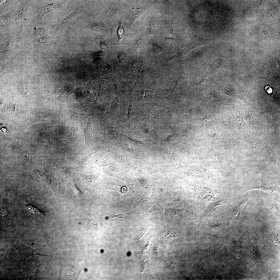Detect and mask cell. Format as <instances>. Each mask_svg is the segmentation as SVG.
Masks as SVG:
<instances>
[{"mask_svg": "<svg viewBox=\"0 0 280 280\" xmlns=\"http://www.w3.org/2000/svg\"><path fill=\"white\" fill-rule=\"evenodd\" d=\"M26 169L34 176L37 181L48 185L53 191L55 195L58 196L60 186L53 176L40 164L34 163L26 166Z\"/></svg>", "mask_w": 280, "mask_h": 280, "instance_id": "cell-1", "label": "cell"}, {"mask_svg": "<svg viewBox=\"0 0 280 280\" xmlns=\"http://www.w3.org/2000/svg\"><path fill=\"white\" fill-rule=\"evenodd\" d=\"M9 242L17 250L20 257L21 261L24 266L26 265L25 261L27 258L31 256L36 255L44 256L52 258L53 254L48 255L38 252L30 247L20 242L16 238L10 237L9 238Z\"/></svg>", "mask_w": 280, "mask_h": 280, "instance_id": "cell-2", "label": "cell"}, {"mask_svg": "<svg viewBox=\"0 0 280 280\" xmlns=\"http://www.w3.org/2000/svg\"><path fill=\"white\" fill-rule=\"evenodd\" d=\"M40 151L39 149L32 142L26 141L20 156V160L25 166L33 163L39 154Z\"/></svg>", "mask_w": 280, "mask_h": 280, "instance_id": "cell-3", "label": "cell"}, {"mask_svg": "<svg viewBox=\"0 0 280 280\" xmlns=\"http://www.w3.org/2000/svg\"><path fill=\"white\" fill-rule=\"evenodd\" d=\"M242 193L251 190L260 189L265 192L277 191L279 188L277 187L269 185L256 180L246 179L240 187Z\"/></svg>", "mask_w": 280, "mask_h": 280, "instance_id": "cell-4", "label": "cell"}, {"mask_svg": "<svg viewBox=\"0 0 280 280\" xmlns=\"http://www.w3.org/2000/svg\"><path fill=\"white\" fill-rule=\"evenodd\" d=\"M19 188V181L12 182L5 185V190L2 193L7 203L12 205L17 201L19 198L18 192Z\"/></svg>", "mask_w": 280, "mask_h": 280, "instance_id": "cell-5", "label": "cell"}, {"mask_svg": "<svg viewBox=\"0 0 280 280\" xmlns=\"http://www.w3.org/2000/svg\"><path fill=\"white\" fill-rule=\"evenodd\" d=\"M277 159V153L275 150L270 149L268 150L259 168L255 172V174L260 172L269 166L272 165L276 162Z\"/></svg>", "mask_w": 280, "mask_h": 280, "instance_id": "cell-6", "label": "cell"}, {"mask_svg": "<svg viewBox=\"0 0 280 280\" xmlns=\"http://www.w3.org/2000/svg\"><path fill=\"white\" fill-rule=\"evenodd\" d=\"M1 225L4 229L10 223L13 222V219L10 209L9 207L4 206L1 204Z\"/></svg>", "mask_w": 280, "mask_h": 280, "instance_id": "cell-7", "label": "cell"}, {"mask_svg": "<svg viewBox=\"0 0 280 280\" xmlns=\"http://www.w3.org/2000/svg\"><path fill=\"white\" fill-rule=\"evenodd\" d=\"M80 8L75 9L70 14L61 20H58L53 23L51 27L53 30L57 31L62 29L67 25L77 15L79 11Z\"/></svg>", "mask_w": 280, "mask_h": 280, "instance_id": "cell-8", "label": "cell"}, {"mask_svg": "<svg viewBox=\"0 0 280 280\" xmlns=\"http://www.w3.org/2000/svg\"><path fill=\"white\" fill-rule=\"evenodd\" d=\"M206 236L211 241L213 245L214 250L212 255L213 257L214 261L216 254L225 243L226 239L225 238L209 234H207Z\"/></svg>", "mask_w": 280, "mask_h": 280, "instance_id": "cell-9", "label": "cell"}, {"mask_svg": "<svg viewBox=\"0 0 280 280\" xmlns=\"http://www.w3.org/2000/svg\"><path fill=\"white\" fill-rule=\"evenodd\" d=\"M103 219L105 223H107L112 221V219L114 218H123L129 220L131 217L130 214L125 212L121 213L118 215H115L109 213L106 210L103 212Z\"/></svg>", "mask_w": 280, "mask_h": 280, "instance_id": "cell-10", "label": "cell"}, {"mask_svg": "<svg viewBox=\"0 0 280 280\" xmlns=\"http://www.w3.org/2000/svg\"><path fill=\"white\" fill-rule=\"evenodd\" d=\"M17 88L20 94L23 97H27L29 95L28 85L24 82L19 81L17 83Z\"/></svg>", "mask_w": 280, "mask_h": 280, "instance_id": "cell-11", "label": "cell"}, {"mask_svg": "<svg viewBox=\"0 0 280 280\" xmlns=\"http://www.w3.org/2000/svg\"><path fill=\"white\" fill-rule=\"evenodd\" d=\"M83 184L87 186H91L94 185L95 179L92 176L87 175L81 173H79Z\"/></svg>", "mask_w": 280, "mask_h": 280, "instance_id": "cell-12", "label": "cell"}, {"mask_svg": "<svg viewBox=\"0 0 280 280\" xmlns=\"http://www.w3.org/2000/svg\"><path fill=\"white\" fill-rule=\"evenodd\" d=\"M177 237L175 231L171 229L166 230L161 235V239L164 241L168 242L172 238Z\"/></svg>", "mask_w": 280, "mask_h": 280, "instance_id": "cell-13", "label": "cell"}, {"mask_svg": "<svg viewBox=\"0 0 280 280\" xmlns=\"http://www.w3.org/2000/svg\"><path fill=\"white\" fill-rule=\"evenodd\" d=\"M27 269V274L29 278L32 279H36L40 270V267L39 265L33 266Z\"/></svg>", "mask_w": 280, "mask_h": 280, "instance_id": "cell-14", "label": "cell"}, {"mask_svg": "<svg viewBox=\"0 0 280 280\" xmlns=\"http://www.w3.org/2000/svg\"><path fill=\"white\" fill-rule=\"evenodd\" d=\"M249 198L246 195L240 196L236 201V206L238 210V214L236 218L240 216L241 213L242 208L245 203L249 199Z\"/></svg>", "mask_w": 280, "mask_h": 280, "instance_id": "cell-15", "label": "cell"}, {"mask_svg": "<svg viewBox=\"0 0 280 280\" xmlns=\"http://www.w3.org/2000/svg\"><path fill=\"white\" fill-rule=\"evenodd\" d=\"M71 189L72 194L74 198L79 199L82 197L83 192L76 186L74 181L72 185Z\"/></svg>", "mask_w": 280, "mask_h": 280, "instance_id": "cell-16", "label": "cell"}, {"mask_svg": "<svg viewBox=\"0 0 280 280\" xmlns=\"http://www.w3.org/2000/svg\"><path fill=\"white\" fill-rule=\"evenodd\" d=\"M206 75L202 74L201 72H199L195 75L193 79V84L195 85H200L204 82V79Z\"/></svg>", "mask_w": 280, "mask_h": 280, "instance_id": "cell-17", "label": "cell"}, {"mask_svg": "<svg viewBox=\"0 0 280 280\" xmlns=\"http://www.w3.org/2000/svg\"><path fill=\"white\" fill-rule=\"evenodd\" d=\"M31 123L37 122H43L50 120L49 117L41 114H39L32 118Z\"/></svg>", "mask_w": 280, "mask_h": 280, "instance_id": "cell-18", "label": "cell"}, {"mask_svg": "<svg viewBox=\"0 0 280 280\" xmlns=\"http://www.w3.org/2000/svg\"><path fill=\"white\" fill-rule=\"evenodd\" d=\"M208 43V42L207 41H204L197 43H194L187 45L184 47V50L183 51V54H185L191 49L201 45L207 44Z\"/></svg>", "mask_w": 280, "mask_h": 280, "instance_id": "cell-19", "label": "cell"}, {"mask_svg": "<svg viewBox=\"0 0 280 280\" xmlns=\"http://www.w3.org/2000/svg\"><path fill=\"white\" fill-rule=\"evenodd\" d=\"M63 161L60 158H57L52 160L50 163V167L52 171L55 172L63 164Z\"/></svg>", "mask_w": 280, "mask_h": 280, "instance_id": "cell-20", "label": "cell"}, {"mask_svg": "<svg viewBox=\"0 0 280 280\" xmlns=\"http://www.w3.org/2000/svg\"><path fill=\"white\" fill-rule=\"evenodd\" d=\"M218 270L219 269H216L212 271L203 273L201 275L202 276L205 280H218L215 277V274Z\"/></svg>", "mask_w": 280, "mask_h": 280, "instance_id": "cell-21", "label": "cell"}, {"mask_svg": "<svg viewBox=\"0 0 280 280\" xmlns=\"http://www.w3.org/2000/svg\"><path fill=\"white\" fill-rule=\"evenodd\" d=\"M122 25V24L120 23L117 31L119 40L120 41L122 39L124 34V30Z\"/></svg>", "mask_w": 280, "mask_h": 280, "instance_id": "cell-22", "label": "cell"}, {"mask_svg": "<svg viewBox=\"0 0 280 280\" xmlns=\"http://www.w3.org/2000/svg\"><path fill=\"white\" fill-rule=\"evenodd\" d=\"M185 210L189 216L191 222L192 223L195 222L197 220V218L194 212H190L186 209Z\"/></svg>", "mask_w": 280, "mask_h": 280, "instance_id": "cell-23", "label": "cell"}, {"mask_svg": "<svg viewBox=\"0 0 280 280\" xmlns=\"http://www.w3.org/2000/svg\"><path fill=\"white\" fill-rule=\"evenodd\" d=\"M113 83L116 88L118 89L120 83V81L119 78L117 76H115L112 80Z\"/></svg>", "mask_w": 280, "mask_h": 280, "instance_id": "cell-24", "label": "cell"}, {"mask_svg": "<svg viewBox=\"0 0 280 280\" xmlns=\"http://www.w3.org/2000/svg\"><path fill=\"white\" fill-rule=\"evenodd\" d=\"M11 245V242H9L6 244L3 248L0 249V255L1 262L3 260V254L5 250L7 248L10 246Z\"/></svg>", "mask_w": 280, "mask_h": 280, "instance_id": "cell-25", "label": "cell"}, {"mask_svg": "<svg viewBox=\"0 0 280 280\" xmlns=\"http://www.w3.org/2000/svg\"><path fill=\"white\" fill-rule=\"evenodd\" d=\"M208 226L212 231L215 233L218 232L221 229L220 224Z\"/></svg>", "mask_w": 280, "mask_h": 280, "instance_id": "cell-26", "label": "cell"}, {"mask_svg": "<svg viewBox=\"0 0 280 280\" xmlns=\"http://www.w3.org/2000/svg\"><path fill=\"white\" fill-rule=\"evenodd\" d=\"M221 62L220 59H218L215 61L212 65V68L213 70H216L219 68L220 66Z\"/></svg>", "mask_w": 280, "mask_h": 280, "instance_id": "cell-27", "label": "cell"}, {"mask_svg": "<svg viewBox=\"0 0 280 280\" xmlns=\"http://www.w3.org/2000/svg\"><path fill=\"white\" fill-rule=\"evenodd\" d=\"M211 118L207 116L204 117L203 118L202 121L204 124L205 125H210L212 123V121Z\"/></svg>", "mask_w": 280, "mask_h": 280, "instance_id": "cell-28", "label": "cell"}, {"mask_svg": "<svg viewBox=\"0 0 280 280\" xmlns=\"http://www.w3.org/2000/svg\"><path fill=\"white\" fill-rule=\"evenodd\" d=\"M103 71L106 73H109L111 72L112 70L110 66L108 65H105L103 67Z\"/></svg>", "mask_w": 280, "mask_h": 280, "instance_id": "cell-29", "label": "cell"}, {"mask_svg": "<svg viewBox=\"0 0 280 280\" xmlns=\"http://www.w3.org/2000/svg\"><path fill=\"white\" fill-rule=\"evenodd\" d=\"M44 32V30L43 28H40L36 31V34L37 36L40 37L42 36Z\"/></svg>", "mask_w": 280, "mask_h": 280, "instance_id": "cell-30", "label": "cell"}, {"mask_svg": "<svg viewBox=\"0 0 280 280\" xmlns=\"http://www.w3.org/2000/svg\"><path fill=\"white\" fill-rule=\"evenodd\" d=\"M47 39V38L45 37H42L39 39V41L40 43L44 42L46 41Z\"/></svg>", "mask_w": 280, "mask_h": 280, "instance_id": "cell-31", "label": "cell"}]
</instances>
